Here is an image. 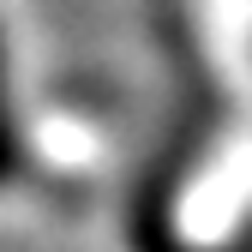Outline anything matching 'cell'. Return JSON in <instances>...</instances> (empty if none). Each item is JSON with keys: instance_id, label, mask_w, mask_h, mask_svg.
<instances>
[{"instance_id": "cell-1", "label": "cell", "mask_w": 252, "mask_h": 252, "mask_svg": "<svg viewBox=\"0 0 252 252\" xmlns=\"http://www.w3.org/2000/svg\"><path fill=\"white\" fill-rule=\"evenodd\" d=\"M12 168H18V138L6 120V84H0V180H12Z\"/></svg>"}]
</instances>
